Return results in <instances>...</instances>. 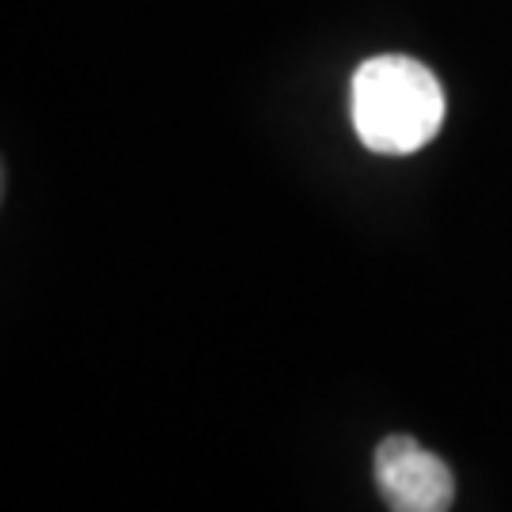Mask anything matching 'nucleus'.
Segmentation results:
<instances>
[{"label":"nucleus","mask_w":512,"mask_h":512,"mask_svg":"<svg viewBox=\"0 0 512 512\" xmlns=\"http://www.w3.org/2000/svg\"><path fill=\"white\" fill-rule=\"evenodd\" d=\"M353 126L372 152L406 156L437 137L444 122L440 80L414 57H372L353 76Z\"/></svg>","instance_id":"1"},{"label":"nucleus","mask_w":512,"mask_h":512,"mask_svg":"<svg viewBox=\"0 0 512 512\" xmlns=\"http://www.w3.org/2000/svg\"><path fill=\"white\" fill-rule=\"evenodd\" d=\"M372 471L391 512H448L456 501V478L448 463L403 433L380 440Z\"/></svg>","instance_id":"2"}]
</instances>
